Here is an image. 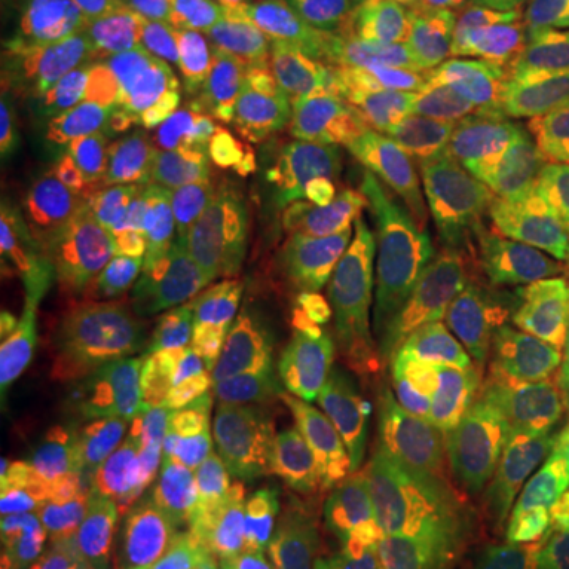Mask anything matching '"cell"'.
I'll use <instances>...</instances> for the list:
<instances>
[{
	"mask_svg": "<svg viewBox=\"0 0 569 569\" xmlns=\"http://www.w3.org/2000/svg\"><path fill=\"white\" fill-rule=\"evenodd\" d=\"M497 427L481 383L462 367L433 377L425 402L367 481L373 503L421 557L468 553L493 509Z\"/></svg>",
	"mask_w": 569,
	"mask_h": 569,
	"instance_id": "1",
	"label": "cell"
},
{
	"mask_svg": "<svg viewBox=\"0 0 569 569\" xmlns=\"http://www.w3.org/2000/svg\"><path fill=\"white\" fill-rule=\"evenodd\" d=\"M178 123L193 118L168 63L108 86H54L29 73L7 99V183L80 200L133 146Z\"/></svg>",
	"mask_w": 569,
	"mask_h": 569,
	"instance_id": "2",
	"label": "cell"
},
{
	"mask_svg": "<svg viewBox=\"0 0 569 569\" xmlns=\"http://www.w3.org/2000/svg\"><path fill=\"white\" fill-rule=\"evenodd\" d=\"M86 497L118 569H183L231 509L224 468L187 433L174 399Z\"/></svg>",
	"mask_w": 569,
	"mask_h": 569,
	"instance_id": "3",
	"label": "cell"
},
{
	"mask_svg": "<svg viewBox=\"0 0 569 569\" xmlns=\"http://www.w3.org/2000/svg\"><path fill=\"white\" fill-rule=\"evenodd\" d=\"M206 123L219 133L238 168L234 216L276 238L332 183L361 178L336 123L310 114L282 92L219 111Z\"/></svg>",
	"mask_w": 569,
	"mask_h": 569,
	"instance_id": "4",
	"label": "cell"
},
{
	"mask_svg": "<svg viewBox=\"0 0 569 569\" xmlns=\"http://www.w3.org/2000/svg\"><path fill=\"white\" fill-rule=\"evenodd\" d=\"M468 247L490 279L519 284L569 257V183L538 133L493 140Z\"/></svg>",
	"mask_w": 569,
	"mask_h": 569,
	"instance_id": "5",
	"label": "cell"
},
{
	"mask_svg": "<svg viewBox=\"0 0 569 569\" xmlns=\"http://www.w3.org/2000/svg\"><path fill=\"white\" fill-rule=\"evenodd\" d=\"M0 503L48 569H102L111 560L102 522L61 466L48 430L10 402L0 430Z\"/></svg>",
	"mask_w": 569,
	"mask_h": 569,
	"instance_id": "6",
	"label": "cell"
},
{
	"mask_svg": "<svg viewBox=\"0 0 569 569\" xmlns=\"http://www.w3.org/2000/svg\"><path fill=\"white\" fill-rule=\"evenodd\" d=\"M171 399L133 377L108 342L77 355L48 402V437L67 475L89 490L156 425Z\"/></svg>",
	"mask_w": 569,
	"mask_h": 569,
	"instance_id": "7",
	"label": "cell"
},
{
	"mask_svg": "<svg viewBox=\"0 0 569 569\" xmlns=\"http://www.w3.org/2000/svg\"><path fill=\"white\" fill-rule=\"evenodd\" d=\"M174 41L142 0H51L32 73L54 86H108L164 63Z\"/></svg>",
	"mask_w": 569,
	"mask_h": 569,
	"instance_id": "8",
	"label": "cell"
},
{
	"mask_svg": "<svg viewBox=\"0 0 569 569\" xmlns=\"http://www.w3.org/2000/svg\"><path fill=\"white\" fill-rule=\"evenodd\" d=\"M449 20L452 29L447 39L411 63L421 89L468 111L488 127L493 140L509 133H538L541 77L471 20L452 13Z\"/></svg>",
	"mask_w": 569,
	"mask_h": 569,
	"instance_id": "9",
	"label": "cell"
},
{
	"mask_svg": "<svg viewBox=\"0 0 569 569\" xmlns=\"http://www.w3.org/2000/svg\"><path fill=\"white\" fill-rule=\"evenodd\" d=\"M425 133L402 178V200L411 222L449 247L468 241L471 206L488 174L493 133L456 104L427 96Z\"/></svg>",
	"mask_w": 569,
	"mask_h": 569,
	"instance_id": "10",
	"label": "cell"
},
{
	"mask_svg": "<svg viewBox=\"0 0 569 569\" xmlns=\"http://www.w3.org/2000/svg\"><path fill=\"white\" fill-rule=\"evenodd\" d=\"M313 298L284 263H269L219 291L216 336L206 373L305 367V336Z\"/></svg>",
	"mask_w": 569,
	"mask_h": 569,
	"instance_id": "11",
	"label": "cell"
},
{
	"mask_svg": "<svg viewBox=\"0 0 569 569\" xmlns=\"http://www.w3.org/2000/svg\"><path fill=\"white\" fill-rule=\"evenodd\" d=\"M284 32L241 13L203 36L174 41L168 67L181 82L193 123L282 92Z\"/></svg>",
	"mask_w": 569,
	"mask_h": 569,
	"instance_id": "12",
	"label": "cell"
},
{
	"mask_svg": "<svg viewBox=\"0 0 569 569\" xmlns=\"http://www.w3.org/2000/svg\"><path fill=\"white\" fill-rule=\"evenodd\" d=\"M425 557L373 503L361 478L346 481L329 503L288 519L279 557L269 569H415Z\"/></svg>",
	"mask_w": 569,
	"mask_h": 569,
	"instance_id": "13",
	"label": "cell"
},
{
	"mask_svg": "<svg viewBox=\"0 0 569 569\" xmlns=\"http://www.w3.org/2000/svg\"><path fill=\"white\" fill-rule=\"evenodd\" d=\"M418 301L358 295L348 301H313L305 336V365L336 380L418 358Z\"/></svg>",
	"mask_w": 569,
	"mask_h": 569,
	"instance_id": "14",
	"label": "cell"
},
{
	"mask_svg": "<svg viewBox=\"0 0 569 569\" xmlns=\"http://www.w3.org/2000/svg\"><path fill=\"white\" fill-rule=\"evenodd\" d=\"M291 399V430L284 462L295 475V503L288 519H305L346 488L351 462L342 380L317 367H295L284 377Z\"/></svg>",
	"mask_w": 569,
	"mask_h": 569,
	"instance_id": "15",
	"label": "cell"
},
{
	"mask_svg": "<svg viewBox=\"0 0 569 569\" xmlns=\"http://www.w3.org/2000/svg\"><path fill=\"white\" fill-rule=\"evenodd\" d=\"M231 216L164 200L137 222L104 234L92 257V279L104 288H140L152 276L209 263Z\"/></svg>",
	"mask_w": 569,
	"mask_h": 569,
	"instance_id": "16",
	"label": "cell"
},
{
	"mask_svg": "<svg viewBox=\"0 0 569 569\" xmlns=\"http://www.w3.org/2000/svg\"><path fill=\"white\" fill-rule=\"evenodd\" d=\"M358 96V140L377 183L406 178L425 133L427 99L411 67L373 58H348Z\"/></svg>",
	"mask_w": 569,
	"mask_h": 569,
	"instance_id": "17",
	"label": "cell"
},
{
	"mask_svg": "<svg viewBox=\"0 0 569 569\" xmlns=\"http://www.w3.org/2000/svg\"><path fill=\"white\" fill-rule=\"evenodd\" d=\"M288 370H222L183 383L171 399L187 433L228 471L250 459V433Z\"/></svg>",
	"mask_w": 569,
	"mask_h": 569,
	"instance_id": "18",
	"label": "cell"
},
{
	"mask_svg": "<svg viewBox=\"0 0 569 569\" xmlns=\"http://www.w3.org/2000/svg\"><path fill=\"white\" fill-rule=\"evenodd\" d=\"M430 383L433 380L427 377L421 358L377 367L342 380V411L351 440L355 478L370 481L377 459L411 421V415L425 402Z\"/></svg>",
	"mask_w": 569,
	"mask_h": 569,
	"instance_id": "19",
	"label": "cell"
},
{
	"mask_svg": "<svg viewBox=\"0 0 569 569\" xmlns=\"http://www.w3.org/2000/svg\"><path fill=\"white\" fill-rule=\"evenodd\" d=\"M183 127L187 123H178L142 140L121 162L111 164L80 197L82 228L99 231L104 238L159 209L171 197V178H174Z\"/></svg>",
	"mask_w": 569,
	"mask_h": 569,
	"instance_id": "20",
	"label": "cell"
},
{
	"mask_svg": "<svg viewBox=\"0 0 569 569\" xmlns=\"http://www.w3.org/2000/svg\"><path fill=\"white\" fill-rule=\"evenodd\" d=\"M216 305L219 291L209 263L152 276L137 288V307L159 332L174 370L197 367L200 373L216 336Z\"/></svg>",
	"mask_w": 569,
	"mask_h": 569,
	"instance_id": "21",
	"label": "cell"
},
{
	"mask_svg": "<svg viewBox=\"0 0 569 569\" xmlns=\"http://www.w3.org/2000/svg\"><path fill=\"white\" fill-rule=\"evenodd\" d=\"M342 41L348 58L418 63L447 39L452 20L437 0H342Z\"/></svg>",
	"mask_w": 569,
	"mask_h": 569,
	"instance_id": "22",
	"label": "cell"
},
{
	"mask_svg": "<svg viewBox=\"0 0 569 569\" xmlns=\"http://www.w3.org/2000/svg\"><path fill=\"white\" fill-rule=\"evenodd\" d=\"M406 209L396 203L361 216L336 234L323 250H317L307 269V284L323 301H348L370 295L383 269L396 228L406 222Z\"/></svg>",
	"mask_w": 569,
	"mask_h": 569,
	"instance_id": "23",
	"label": "cell"
},
{
	"mask_svg": "<svg viewBox=\"0 0 569 569\" xmlns=\"http://www.w3.org/2000/svg\"><path fill=\"white\" fill-rule=\"evenodd\" d=\"M466 20L503 41L541 80L569 86V0L488 3Z\"/></svg>",
	"mask_w": 569,
	"mask_h": 569,
	"instance_id": "24",
	"label": "cell"
},
{
	"mask_svg": "<svg viewBox=\"0 0 569 569\" xmlns=\"http://www.w3.org/2000/svg\"><path fill=\"white\" fill-rule=\"evenodd\" d=\"M282 96L323 121L358 130V96L351 80V61L336 44L284 36Z\"/></svg>",
	"mask_w": 569,
	"mask_h": 569,
	"instance_id": "25",
	"label": "cell"
},
{
	"mask_svg": "<svg viewBox=\"0 0 569 569\" xmlns=\"http://www.w3.org/2000/svg\"><path fill=\"white\" fill-rule=\"evenodd\" d=\"M178 203L200 206L209 212L234 216L238 203V168L219 133L206 121L187 123L181 130L178 162L171 178V197Z\"/></svg>",
	"mask_w": 569,
	"mask_h": 569,
	"instance_id": "26",
	"label": "cell"
},
{
	"mask_svg": "<svg viewBox=\"0 0 569 569\" xmlns=\"http://www.w3.org/2000/svg\"><path fill=\"white\" fill-rule=\"evenodd\" d=\"M284 516L228 509L183 569H266L284 541Z\"/></svg>",
	"mask_w": 569,
	"mask_h": 569,
	"instance_id": "27",
	"label": "cell"
},
{
	"mask_svg": "<svg viewBox=\"0 0 569 569\" xmlns=\"http://www.w3.org/2000/svg\"><path fill=\"white\" fill-rule=\"evenodd\" d=\"M490 295L449 257H433L418 284V313L440 336H471L488 317Z\"/></svg>",
	"mask_w": 569,
	"mask_h": 569,
	"instance_id": "28",
	"label": "cell"
},
{
	"mask_svg": "<svg viewBox=\"0 0 569 569\" xmlns=\"http://www.w3.org/2000/svg\"><path fill=\"white\" fill-rule=\"evenodd\" d=\"M36 295V257L29 238V219L22 209L20 193L3 183L0 203V307L3 317L20 313Z\"/></svg>",
	"mask_w": 569,
	"mask_h": 569,
	"instance_id": "29",
	"label": "cell"
},
{
	"mask_svg": "<svg viewBox=\"0 0 569 569\" xmlns=\"http://www.w3.org/2000/svg\"><path fill=\"white\" fill-rule=\"evenodd\" d=\"M361 206V183L351 181L332 183L317 203H310L279 231V247L291 257H310L313 250H323L336 234H342L355 222V212Z\"/></svg>",
	"mask_w": 569,
	"mask_h": 569,
	"instance_id": "30",
	"label": "cell"
},
{
	"mask_svg": "<svg viewBox=\"0 0 569 569\" xmlns=\"http://www.w3.org/2000/svg\"><path fill=\"white\" fill-rule=\"evenodd\" d=\"M108 348L118 355L121 361L133 377H140L146 387L162 389V383H168L171 377V358L164 351L159 332L152 329L149 317L142 313L140 307L127 310L118 323L111 326V332L104 336Z\"/></svg>",
	"mask_w": 569,
	"mask_h": 569,
	"instance_id": "31",
	"label": "cell"
},
{
	"mask_svg": "<svg viewBox=\"0 0 569 569\" xmlns=\"http://www.w3.org/2000/svg\"><path fill=\"white\" fill-rule=\"evenodd\" d=\"M231 509H250L266 516H284L295 503V475L279 459H247L228 468Z\"/></svg>",
	"mask_w": 569,
	"mask_h": 569,
	"instance_id": "32",
	"label": "cell"
},
{
	"mask_svg": "<svg viewBox=\"0 0 569 569\" xmlns=\"http://www.w3.org/2000/svg\"><path fill=\"white\" fill-rule=\"evenodd\" d=\"M247 10L291 39L323 41L336 48L342 41V0H257Z\"/></svg>",
	"mask_w": 569,
	"mask_h": 569,
	"instance_id": "33",
	"label": "cell"
},
{
	"mask_svg": "<svg viewBox=\"0 0 569 569\" xmlns=\"http://www.w3.org/2000/svg\"><path fill=\"white\" fill-rule=\"evenodd\" d=\"M174 39H193L247 13L241 0H142Z\"/></svg>",
	"mask_w": 569,
	"mask_h": 569,
	"instance_id": "34",
	"label": "cell"
},
{
	"mask_svg": "<svg viewBox=\"0 0 569 569\" xmlns=\"http://www.w3.org/2000/svg\"><path fill=\"white\" fill-rule=\"evenodd\" d=\"M535 365L548 370V399L557 415H569V295L557 307L548 332L531 346Z\"/></svg>",
	"mask_w": 569,
	"mask_h": 569,
	"instance_id": "35",
	"label": "cell"
},
{
	"mask_svg": "<svg viewBox=\"0 0 569 569\" xmlns=\"http://www.w3.org/2000/svg\"><path fill=\"white\" fill-rule=\"evenodd\" d=\"M541 140L557 171L569 183V86L541 80Z\"/></svg>",
	"mask_w": 569,
	"mask_h": 569,
	"instance_id": "36",
	"label": "cell"
},
{
	"mask_svg": "<svg viewBox=\"0 0 569 569\" xmlns=\"http://www.w3.org/2000/svg\"><path fill=\"white\" fill-rule=\"evenodd\" d=\"M509 336H512L509 307L500 295H493V298H490L488 317L481 320V326H478L468 339H471V346L478 348V351H485V355H488V351H497L500 346H507Z\"/></svg>",
	"mask_w": 569,
	"mask_h": 569,
	"instance_id": "37",
	"label": "cell"
},
{
	"mask_svg": "<svg viewBox=\"0 0 569 569\" xmlns=\"http://www.w3.org/2000/svg\"><path fill=\"white\" fill-rule=\"evenodd\" d=\"M447 13L452 17H471V13H478L481 7H488L490 0H437Z\"/></svg>",
	"mask_w": 569,
	"mask_h": 569,
	"instance_id": "38",
	"label": "cell"
},
{
	"mask_svg": "<svg viewBox=\"0 0 569 569\" xmlns=\"http://www.w3.org/2000/svg\"><path fill=\"white\" fill-rule=\"evenodd\" d=\"M433 569H488V563L485 560H471V557H452V560Z\"/></svg>",
	"mask_w": 569,
	"mask_h": 569,
	"instance_id": "39",
	"label": "cell"
},
{
	"mask_svg": "<svg viewBox=\"0 0 569 569\" xmlns=\"http://www.w3.org/2000/svg\"><path fill=\"white\" fill-rule=\"evenodd\" d=\"M563 535H567V541H569V493H567V500H563Z\"/></svg>",
	"mask_w": 569,
	"mask_h": 569,
	"instance_id": "40",
	"label": "cell"
},
{
	"mask_svg": "<svg viewBox=\"0 0 569 569\" xmlns=\"http://www.w3.org/2000/svg\"><path fill=\"white\" fill-rule=\"evenodd\" d=\"M241 3H244V7H250V3H257V0H241Z\"/></svg>",
	"mask_w": 569,
	"mask_h": 569,
	"instance_id": "41",
	"label": "cell"
},
{
	"mask_svg": "<svg viewBox=\"0 0 569 569\" xmlns=\"http://www.w3.org/2000/svg\"><path fill=\"white\" fill-rule=\"evenodd\" d=\"M567 452H569V427H567Z\"/></svg>",
	"mask_w": 569,
	"mask_h": 569,
	"instance_id": "42",
	"label": "cell"
}]
</instances>
